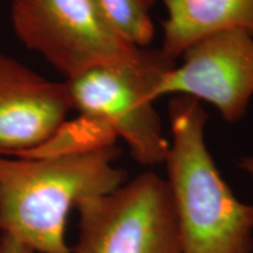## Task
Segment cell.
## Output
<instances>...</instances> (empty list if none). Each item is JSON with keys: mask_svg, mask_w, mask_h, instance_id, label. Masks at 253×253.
Wrapping results in <instances>:
<instances>
[{"mask_svg": "<svg viewBox=\"0 0 253 253\" xmlns=\"http://www.w3.org/2000/svg\"><path fill=\"white\" fill-rule=\"evenodd\" d=\"M168 17L163 21L161 50L175 60L208 34L239 28L253 34V0H162Z\"/></svg>", "mask_w": 253, "mask_h": 253, "instance_id": "obj_8", "label": "cell"}, {"mask_svg": "<svg viewBox=\"0 0 253 253\" xmlns=\"http://www.w3.org/2000/svg\"><path fill=\"white\" fill-rule=\"evenodd\" d=\"M182 55L183 63L164 75L154 99L176 94L203 100L225 121H239L253 96V34L239 28L214 32Z\"/></svg>", "mask_w": 253, "mask_h": 253, "instance_id": "obj_6", "label": "cell"}, {"mask_svg": "<svg viewBox=\"0 0 253 253\" xmlns=\"http://www.w3.org/2000/svg\"><path fill=\"white\" fill-rule=\"evenodd\" d=\"M0 253H38L13 237L0 235Z\"/></svg>", "mask_w": 253, "mask_h": 253, "instance_id": "obj_10", "label": "cell"}, {"mask_svg": "<svg viewBox=\"0 0 253 253\" xmlns=\"http://www.w3.org/2000/svg\"><path fill=\"white\" fill-rule=\"evenodd\" d=\"M104 19L123 40L147 48L155 37L150 17L155 0H96Z\"/></svg>", "mask_w": 253, "mask_h": 253, "instance_id": "obj_9", "label": "cell"}, {"mask_svg": "<svg viewBox=\"0 0 253 253\" xmlns=\"http://www.w3.org/2000/svg\"><path fill=\"white\" fill-rule=\"evenodd\" d=\"M238 167L253 178V155L240 157L238 160Z\"/></svg>", "mask_w": 253, "mask_h": 253, "instance_id": "obj_11", "label": "cell"}, {"mask_svg": "<svg viewBox=\"0 0 253 253\" xmlns=\"http://www.w3.org/2000/svg\"><path fill=\"white\" fill-rule=\"evenodd\" d=\"M72 109L65 82L47 80L0 49V154L43 144Z\"/></svg>", "mask_w": 253, "mask_h": 253, "instance_id": "obj_7", "label": "cell"}, {"mask_svg": "<svg viewBox=\"0 0 253 253\" xmlns=\"http://www.w3.org/2000/svg\"><path fill=\"white\" fill-rule=\"evenodd\" d=\"M118 157L114 144L40 157L0 154V232L38 253H72L68 214L82 199L125 184Z\"/></svg>", "mask_w": 253, "mask_h": 253, "instance_id": "obj_1", "label": "cell"}, {"mask_svg": "<svg viewBox=\"0 0 253 253\" xmlns=\"http://www.w3.org/2000/svg\"><path fill=\"white\" fill-rule=\"evenodd\" d=\"M72 253H183L167 179L144 172L107 194L82 199Z\"/></svg>", "mask_w": 253, "mask_h": 253, "instance_id": "obj_4", "label": "cell"}, {"mask_svg": "<svg viewBox=\"0 0 253 253\" xmlns=\"http://www.w3.org/2000/svg\"><path fill=\"white\" fill-rule=\"evenodd\" d=\"M176 66L161 49L143 48L128 62L97 66L65 80L73 109L107 126L142 166L166 162L169 142L154 107V91Z\"/></svg>", "mask_w": 253, "mask_h": 253, "instance_id": "obj_3", "label": "cell"}, {"mask_svg": "<svg viewBox=\"0 0 253 253\" xmlns=\"http://www.w3.org/2000/svg\"><path fill=\"white\" fill-rule=\"evenodd\" d=\"M19 39L67 79L97 66L128 62L143 48L122 39L96 0H12Z\"/></svg>", "mask_w": 253, "mask_h": 253, "instance_id": "obj_5", "label": "cell"}, {"mask_svg": "<svg viewBox=\"0 0 253 253\" xmlns=\"http://www.w3.org/2000/svg\"><path fill=\"white\" fill-rule=\"evenodd\" d=\"M171 143L166 163L183 253H253V204L236 197L205 144L199 101L169 103Z\"/></svg>", "mask_w": 253, "mask_h": 253, "instance_id": "obj_2", "label": "cell"}]
</instances>
